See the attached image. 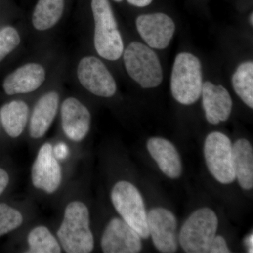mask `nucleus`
<instances>
[{"label": "nucleus", "mask_w": 253, "mask_h": 253, "mask_svg": "<svg viewBox=\"0 0 253 253\" xmlns=\"http://www.w3.org/2000/svg\"><path fill=\"white\" fill-rule=\"evenodd\" d=\"M128 4L135 7L142 8L149 6L153 0H126Z\"/></svg>", "instance_id": "obj_28"}, {"label": "nucleus", "mask_w": 253, "mask_h": 253, "mask_svg": "<svg viewBox=\"0 0 253 253\" xmlns=\"http://www.w3.org/2000/svg\"><path fill=\"white\" fill-rule=\"evenodd\" d=\"M57 119L59 125L56 134L66 141L78 157L83 159L84 144L92 127L90 101L74 89H66Z\"/></svg>", "instance_id": "obj_8"}, {"label": "nucleus", "mask_w": 253, "mask_h": 253, "mask_svg": "<svg viewBox=\"0 0 253 253\" xmlns=\"http://www.w3.org/2000/svg\"><path fill=\"white\" fill-rule=\"evenodd\" d=\"M68 57L60 66L49 83L38 94L32 106L25 140L35 153L46 139L51 126L57 119L60 105L66 90Z\"/></svg>", "instance_id": "obj_6"}, {"label": "nucleus", "mask_w": 253, "mask_h": 253, "mask_svg": "<svg viewBox=\"0 0 253 253\" xmlns=\"http://www.w3.org/2000/svg\"><path fill=\"white\" fill-rule=\"evenodd\" d=\"M210 253H229L230 250L228 248L225 239L221 236H215L213 239Z\"/></svg>", "instance_id": "obj_26"}, {"label": "nucleus", "mask_w": 253, "mask_h": 253, "mask_svg": "<svg viewBox=\"0 0 253 253\" xmlns=\"http://www.w3.org/2000/svg\"><path fill=\"white\" fill-rule=\"evenodd\" d=\"M203 108L208 122L217 125L230 117L233 101L230 94L224 86L206 81L203 84Z\"/></svg>", "instance_id": "obj_20"}, {"label": "nucleus", "mask_w": 253, "mask_h": 253, "mask_svg": "<svg viewBox=\"0 0 253 253\" xmlns=\"http://www.w3.org/2000/svg\"><path fill=\"white\" fill-rule=\"evenodd\" d=\"M202 65L197 56L189 52L176 55L170 76V91L178 103L185 106L195 104L202 91Z\"/></svg>", "instance_id": "obj_10"}, {"label": "nucleus", "mask_w": 253, "mask_h": 253, "mask_svg": "<svg viewBox=\"0 0 253 253\" xmlns=\"http://www.w3.org/2000/svg\"><path fill=\"white\" fill-rule=\"evenodd\" d=\"M109 196L118 215L132 227L141 239H148L150 234L147 214L142 196L137 188L126 179H117L110 189Z\"/></svg>", "instance_id": "obj_11"}, {"label": "nucleus", "mask_w": 253, "mask_h": 253, "mask_svg": "<svg viewBox=\"0 0 253 253\" xmlns=\"http://www.w3.org/2000/svg\"><path fill=\"white\" fill-rule=\"evenodd\" d=\"M66 82L89 101H110L118 93L117 81L107 63L81 44L68 58Z\"/></svg>", "instance_id": "obj_5"}, {"label": "nucleus", "mask_w": 253, "mask_h": 253, "mask_svg": "<svg viewBox=\"0 0 253 253\" xmlns=\"http://www.w3.org/2000/svg\"><path fill=\"white\" fill-rule=\"evenodd\" d=\"M148 228L155 247L160 252L175 253L178 248L177 221L169 210L155 208L147 214Z\"/></svg>", "instance_id": "obj_19"}, {"label": "nucleus", "mask_w": 253, "mask_h": 253, "mask_svg": "<svg viewBox=\"0 0 253 253\" xmlns=\"http://www.w3.org/2000/svg\"><path fill=\"white\" fill-rule=\"evenodd\" d=\"M233 162L236 178L245 190L253 187V149L247 139H239L232 146Z\"/></svg>", "instance_id": "obj_23"}, {"label": "nucleus", "mask_w": 253, "mask_h": 253, "mask_svg": "<svg viewBox=\"0 0 253 253\" xmlns=\"http://www.w3.org/2000/svg\"><path fill=\"white\" fill-rule=\"evenodd\" d=\"M135 26L145 44L158 50L169 45L176 31L172 18L162 12L139 15L136 18Z\"/></svg>", "instance_id": "obj_17"}, {"label": "nucleus", "mask_w": 253, "mask_h": 253, "mask_svg": "<svg viewBox=\"0 0 253 253\" xmlns=\"http://www.w3.org/2000/svg\"><path fill=\"white\" fill-rule=\"evenodd\" d=\"M246 244L248 246L249 249V253H253V235L251 234L248 236L247 239H246Z\"/></svg>", "instance_id": "obj_30"}, {"label": "nucleus", "mask_w": 253, "mask_h": 253, "mask_svg": "<svg viewBox=\"0 0 253 253\" xmlns=\"http://www.w3.org/2000/svg\"><path fill=\"white\" fill-rule=\"evenodd\" d=\"M6 251L21 253H62L52 225L37 217L10 235Z\"/></svg>", "instance_id": "obj_12"}, {"label": "nucleus", "mask_w": 253, "mask_h": 253, "mask_svg": "<svg viewBox=\"0 0 253 253\" xmlns=\"http://www.w3.org/2000/svg\"><path fill=\"white\" fill-rule=\"evenodd\" d=\"M127 76L144 89L158 87L163 81L161 61L154 49L138 41L125 44L122 57Z\"/></svg>", "instance_id": "obj_9"}, {"label": "nucleus", "mask_w": 253, "mask_h": 253, "mask_svg": "<svg viewBox=\"0 0 253 253\" xmlns=\"http://www.w3.org/2000/svg\"><path fill=\"white\" fill-rule=\"evenodd\" d=\"M233 89L250 109H253V62L252 60L240 63L231 77Z\"/></svg>", "instance_id": "obj_24"}, {"label": "nucleus", "mask_w": 253, "mask_h": 253, "mask_svg": "<svg viewBox=\"0 0 253 253\" xmlns=\"http://www.w3.org/2000/svg\"><path fill=\"white\" fill-rule=\"evenodd\" d=\"M148 151L158 167L170 179H177L182 172V163L175 146L167 139L153 137L147 142Z\"/></svg>", "instance_id": "obj_22"}, {"label": "nucleus", "mask_w": 253, "mask_h": 253, "mask_svg": "<svg viewBox=\"0 0 253 253\" xmlns=\"http://www.w3.org/2000/svg\"><path fill=\"white\" fill-rule=\"evenodd\" d=\"M37 94L9 98L0 106V124L10 146L26 139L31 108Z\"/></svg>", "instance_id": "obj_15"}, {"label": "nucleus", "mask_w": 253, "mask_h": 253, "mask_svg": "<svg viewBox=\"0 0 253 253\" xmlns=\"http://www.w3.org/2000/svg\"><path fill=\"white\" fill-rule=\"evenodd\" d=\"M3 20H5L6 22L10 23L16 21V20L17 19H14V18L9 17V16H6V15L1 14V13H0V28L3 27L5 25L7 24V23L4 22Z\"/></svg>", "instance_id": "obj_29"}, {"label": "nucleus", "mask_w": 253, "mask_h": 253, "mask_svg": "<svg viewBox=\"0 0 253 253\" xmlns=\"http://www.w3.org/2000/svg\"><path fill=\"white\" fill-rule=\"evenodd\" d=\"M76 0H35L25 14L29 49H41L58 41Z\"/></svg>", "instance_id": "obj_7"}, {"label": "nucleus", "mask_w": 253, "mask_h": 253, "mask_svg": "<svg viewBox=\"0 0 253 253\" xmlns=\"http://www.w3.org/2000/svg\"><path fill=\"white\" fill-rule=\"evenodd\" d=\"M217 227L218 218L214 211L208 208H201L193 212L183 224L179 244L186 253H209Z\"/></svg>", "instance_id": "obj_13"}, {"label": "nucleus", "mask_w": 253, "mask_h": 253, "mask_svg": "<svg viewBox=\"0 0 253 253\" xmlns=\"http://www.w3.org/2000/svg\"><path fill=\"white\" fill-rule=\"evenodd\" d=\"M29 176V197L56 208L75 177L77 166L58 158L53 138L45 139L37 149Z\"/></svg>", "instance_id": "obj_4"}, {"label": "nucleus", "mask_w": 253, "mask_h": 253, "mask_svg": "<svg viewBox=\"0 0 253 253\" xmlns=\"http://www.w3.org/2000/svg\"><path fill=\"white\" fill-rule=\"evenodd\" d=\"M29 52L3 79L1 90L6 99L38 94L68 56L58 41Z\"/></svg>", "instance_id": "obj_3"}, {"label": "nucleus", "mask_w": 253, "mask_h": 253, "mask_svg": "<svg viewBox=\"0 0 253 253\" xmlns=\"http://www.w3.org/2000/svg\"><path fill=\"white\" fill-rule=\"evenodd\" d=\"M104 253H137L142 249L141 236L121 216L110 218L99 238Z\"/></svg>", "instance_id": "obj_16"}, {"label": "nucleus", "mask_w": 253, "mask_h": 253, "mask_svg": "<svg viewBox=\"0 0 253 253\" xmlns=\"http://www.w3.org/2000/svg\"><path fill=\"white\" fill-rule=\"evenodd\" d=\"M17 172L8 156L0 158V200L9 196L16 184Z\"/></svg>", "instance_id": "obj_25"}, {"label": "nucleus", "mask_w": 253, "mask_h": 253, "mask_svg": "<svg viewBox=\"0 0 253 253\" xmlns=\"http://www.w3.org/2000/svg\"><path fill=\"white\" fill-rule=\"evenodd\" d=\"M204 156L210 172L223 184L235 181L232 144L227 136L219 131L208 134L205 141Z\"/></svg>", "instance_id": "obj_14"}, {"label": "nucleus", "mask_w": 253, "mask_h": 253, "mask_svg": "<svg viewBox=\"0 0 253 253\" xmlns=\"http://www.w3.org/2000/svg\"><path fill=\"white\" fill-rule=\"evenodd\" d=\"M80 44L106 63L121 61L125 41L111 0H76Z\"/></svg>", "instance_id": "obj_2"}, {"label": "nucleus", "mask_w": 253, "mask_h": 253, "mask_svg": "<svg viewBox=\"0 0 253 253\" xmlns=\"http://www.w3.org/2000/svg\"><path fill=\"white\" fill-rule=\"evenodd\" d=\"M111 1H114V2L118 3V4H121L123 1H126V0H111Z\"/></svg>", "instance_id": "obj_32"}, {"label": "nucleus", "mask_w": 253, "mask_h": 253, "mask_svg": "<svg viewBox=\"0 0 253 253\" xmlns=\"http://www.w3.org/2000/svg\"><path fill=\"white\" fill-rule=\"evenodd\" d=\"M37 217L38 210L29 196L14 199L9 196L0 200V238L14 234Z\"/></svg>", "instance_id": "obj_18"}, {"label": "nucleus", "mask_w": 253, "mask_h": 253, "mask_svg": "<svg viewBox=\"0 0 253 253\" xmlns=\"http://www.w3.org/2000/svg\"><path fill=\"white\" fill-rule=\"evenodd\" d=\"M86 183L82 174L73 178L56 206L57 218L52 226L65 253H90L95 250Z\"/></svg>", "instance_id": "obj_1"}, {"label": "nucleus", "mask_w": 253, "mask_h": 253, "mask_svg": "<svg viewBox=\"0 0 253 253\" xmlns=\"http://www.w3.org/2000/svg\"><path fill=\"white\" fill-rule=\"evenodd\" d=\"M10 147H11V146L6 141L1 124H0V158L8 156L7 151Z\"/></svg>", "instance_id": "obj_27"}, {"label": "nucleus", "mask_w": 253, "mask_h": 253, "mask_svg": "<svg viewBox=\"0 0 253 253\" xmlns=\"http://www.w3.org/2000/svg\"><path fill=\"white\" fill-rule=\"evenodd\" d=\"M30 51L27 29L23 17L0 28V66Z\"/></svg>", "instance_id": "obj_21"}, {"label": "nucleus", "mask_w": 253, "mask_h": 253, "mask_svg": "<svg viewBox=\"0 0 253 253\" xmlns=\"http://www.w3.org/2000/svg\"><path fill=\"white\" fill-rule=\"evenodd\" d=\"M249 21L250 25L251 26H253V12L251 13V14L249 15Z\"/></svg>", "instance_id": "obj_31"}]
</instances>
